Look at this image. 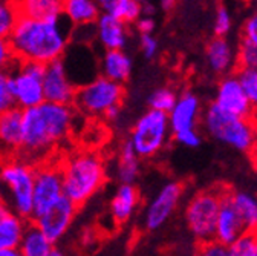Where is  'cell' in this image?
Wrapping results in <instances>:
<instances>
[{"instance_id":"obj_1","label":"cell","mask_w":257,"mask_h":256,"mask_svg":"<svg viewBox=\"0 0 257 256\" xmlns=\"http://www.w3.org/2000/svg\"><path fill=\"white\" fill-rule=\"evenodd\" d=\"M77 114L72 105L46 100L22 109V146L17 155L34 166L51 159L52 152L71 137Z\"/></svg>"},{"instance_id":"obj_2","label":"cell","mask_w":257,"mask_h":256,"mask_svg":"<svg viewBox=\"0 0 257 256\" xmlns=\"http://www.w3.org/2000/svg\"><path fill=\"white\" fill-rule=\"evenodd\" d=\"M72 25L61 17H19L8 40L17 61H37L42 65L61 58L68 51Z\"/></svg>"},{"instance_id":"obj_3","label":"cell","mask_w":257,"mask_h":256,"mask_svg":"<svg viewBox=\"0 0 257 256\" xmlns=\"http://www.w3.org/2000/svg\"><path fill=\"white\" fill-rule=\"evenodd\" d=\"M60 167L64 195L78 207L84 206L107 180L104 159L95 150H72L60 159Z\"/></svg>"},{"instance_id":"obj_4","label":"cell","mask_w":257,"mask_h":256,"mask_svg":"<svg viewBox=\"0 0 257 256\" xmlns=\"http://www.w3.org/2000/svg\"><path fill=\"white\" fill-rule=\"evenodd\" d=\"M36 166L19 155L4 156L0 161V198L23 219L32 216Z\"/></svg>"},{"instance_id":"obj_5","label":"cell","mask_w":257,"mask_h":256,"mask_svg":"<svg viewBox=\"0 0 257 256\" xmlns=\"http://www.w3.org/2000/svg\"><path fill=\"white\" fill-rule=\"evenodd\" d=\"M202 126L213 140L239 152L251 153L257 147V126L254 121L223 112L213 103L202 114Z\"/></svg>"},{"instance_id":"obj_6","label":"cell","mask_w":257,"mask_h":256,"mask_svg":"<svg viewBox=\"0 0 257 256\" xmlns=\"http://www.w3.org/2000/svg\"><path fill=\"white\" fill-rule=\"evenodd\" d=\"M124 95L125 89L122 83L98 75L77 86L72 106L78 114L101 118L109 108L122 103Z\"/></svg>"},{"instance_id":"obj_7","label":"cell","mask_w":257,"mask_h":256,"mask_svg":"<svg viewBox=\"0 0 257 256\" xmlns=\"http://www.w3.org/2000/svg\"><path fill=\"white\" fill-rule=\"evenodd\" d=\"M227 187L201 190L188 200L185 207V224L198 244L214 239L219 206Z\"/></svg>"},{"instance_id":"obj_8","label":"cell","mask_w":257,"mask_h":256,"mask_svg":"<svg viewBox=\"0 0 257 256\" xmlns=\"http://www.w3.org/2000/svg\"><path fill=\"white\" fill-rule=\"evenodd\" d=\"M170 135L172 127L169 115L166 112L149 109L137 120L128 141L132 143L140 158H152L166 147Z\"/></svg>"},{"instance_id":"obj_9","label":"cell","mask_w":257,"mask_h":256,"mask_svg":"<svg viewBox=\"0 0 257 256\" xmlns=\"http://www.w3.org/2000/svg\"><path fill=\"white\" fill-rule=\"evenodd\" d=\"M45 65L37 61H17L10 71L14 106L28 109L45 102Z\"/></svg>"},{"instance_id":"obj_10","label":"cell","mask_w":257,"mask_h":256,"mask_svg":"<svg viewBox=\"0 0 257 256\" xmlns=\"http://www.w3.org/2000/svg\"><path fill=\"white\" fill-rule=\"evenodd\" d=\"M64 195L63 175L60 161H46L36 166L34 194H32V216L31 219L51 207Z\"/></svg>"},{"instance_id":"obj_11","label":"cell","mask_w":257,"mask_h":256,"mask_svg":"<svg viewBox=\"0 0 257 256\" xmlns=\"http://www.w3.org/2000/svg\"><path fill=\"white\" fill-rule=\"evenodd\" d=\"M182 194H184V187L178 181H169L161 187L144 212V218H143L144 229L149 232H156L163 227L176 212Z\"/></svg>"},{"instance_id":"obj_12","label":"cell","mask_w":257,"mask_h":256,"mask_svg":"<svg viewBox=\"0 0 257 256\" xmlns=\"http://www.w3.org/2000/svg\"><path fill=\"white\" fill-rule=\"evenodd\" d=\"M78 209L80 207L75 206L66 195H63L57 203H54L51 207H48L29 221L36 222L42 229V232L54 244H57L69 232Z\"/></svg>"},{"instance_id":"obj_13","label":"cell","mask_w":257,"mask_h":256,"mask_svg":"<svg viewBox=\"0 0 257 256\" xmlns=\"http://www.w3.org/2000/svg\"><path fill=\"white\" fill-rule=\"evenodd\" d=\"M213 105L223 112L243 118H251L254 111L237 74H228L219 81Z\"/></svg>"},{"instance_id":"obj_14","label":"cell","mask_w":257,"mask_h":256,"mask_svg":"<svg viewBox=\"0 0 257 256\" xmlns=\"http://www.w3.org/2000/svg\"><path fill=\"white\" fill-rule=\"evenodd\" d=\"M45 100L60 105H72L77 92V84L71 78L63 58L45 65L43 74Z\"/></svg>"},{"instance_id":"obj_15","label":"cell","mask_w":257,"mask_h":256,"mask_svg":"<svg viewBox=\"0 0 257 256\" xmlns=\"http://www.w3.org/2000/svg\"><path fill=\"white\" fill-rule=\"evenodd\" d=\"M243 232H245V226L230 200V189H225L220 206H219V212H217L214 239H217L219 242L228 247Z\"/></svg>"},{"instance_id":"obj_16","label":"cell","mask_w":257,"mask_h":256,"mask_svg":"<svg viewBox=\"0 0 257 256\" xmlns=\"http://www.w3.org/2000/svg\"><path fill=\"white\" fill-rule=\"evenodd\" d=\"M95 39L104 49H124L128 42V25L109 13H101L93 23Z\"/></svg>"},{"instance_id":"obj_17","label":"cell","mask_w":257,"mask_h":256,"mask_svg":"<svg viewBox=\"0 0 257 256\" xmlns=\"http://www.w3.org/2000/svg\"><path fill=\"white\" fill-rule=\"evenodd\" d=\"M169 123L172 132L187 129V127H196L201 118V100L193 92H184L176 99L173 108L170 109Z\"/></svg>"},{"instance_id":"obj_18","label":"cell","mask_w":257,"mask_h":256,"mask_svg":"<svg viewBox=\"0 0 257 256\" xmlns=\"http://www.w3.org/2000/svg\"><path fill=\"white\" fill-rule=\"evenodd\" d=\"M22 146V109L13 106L0 114V152L4 156L17 155Z\"/></svg>"},{"instance_id":"obj_19","label":"cell","mask_w":257,"mask_h":256,"mask_svg":"<svg viewBox=\"0 0 257 256\" xmlns=\"http://www.w3.org/2000/svg\"><path fill=\"white\" fill-rule=\"evenodd\" d=\"M19 251L22 256H55L61 254L60 250H55V244L42 232L36 222L28 221L23 229Z\"/></svg>"},{"instance_id":"obj_20","label":"cell","mask_w":257,"mask_h":256,"mask_svg":"<svg viewBox=\"0 0 257 256\" xmlns=\"http://www.w3.org/2000/svg\"><path fill=\"white\" fill-rule=\"evenodd\" d=\"M140 204V192L134 183H121L110 201V216L122 226L131 219Z\"/></svg>"},{"instance_id":"obj_21","label":"cell","mask_w":257,"mask_h":256,"mask_svg":"<svg viewBox=\"0 0 257 256\" xmlns=\"http://www.w3.org/2000/svg\"><path fill=\"white\" fill-rule=\"evenodd\" d=\"M207 63L217 75H227L236 68V51L225 37H216L207 45Z\"/></svg>"},{"instance_id":"obj_22","label":"cell","mask_w":257,"mask_h":256,"mask_svg":"<svg viewBox=\"0 0 257 256\" xmlns=\"http://www.w3.org/2000/svg\"><path fill=\"white\" fill-rule=\"evenodd\" d=\"M132 69V58L124 49H104V54L100 61L101 75L124 84L131 78Z\"/></svg>"},{"instance_id":"obj_23","label":"cell","mask_w":257,"mask_h":256,"mask_svg":"<svg viewBox=\"0 0 257 256\" xmlns=\"http://www.w3.org/2000/svg\"><path fill=\"white\" fill-rule=\"evenodd\" d=\"M140 156L137 155L132 143L127 140L121 141L116 153V164H115V177L118 183H135L141 172Z\"/></svg>"},{"instance_id":"obj_24","label":"cell","mask_w":257,"mask_h":256,"mask_svg":"<svg viewBox=\"0 0 257 256\" xmlns=\"http://www.w3.org/2000/svg\"><path fill=\"white\" fill-rule=\"evenodd\" d=\"M19 17L57 19L63 14V0H11Z\"/></svg>"},{"instance_id":"obj_25","label":"cell","mask_w":257,"mask_h":256,"mask_svg":"<svg viewBox=\"0 0 257 256\" xmlns=\"http://www.w3.org/2000/svg\"><path fill=\"white\" fill-rule=\"evenodd\" d=\"M101 14L95 0H63V17L72 26L93 25Z\"/></svg>"},{"instance_id":"obj_26","label":"cell","mask_w":257,"mask_h":256,"mask_svg":"<svg viewBox=\"0 0 257 256\" xmlns=\"http://www.w3.org/2000/svg\"><path fill=\"white\" fill-rule=\"evenodd\" d=\"M230 200L237 210L245 230H257V197L245 190H231L230 189Z\"/></svg>"},{"instance_id":"obj_27","label":"cell","mask_w":257,"mask_h":256,"mask_svg":"<svg viewBox=\"0 0 257 256\" xmlns=\"http://www.w3.org/2000/svg\"><path fill=\"white\" fill-rule=\"evenodd\" d=\"M26 222L28 219H23L16 213L0 219V250L8 247H19Z\"/></svg>"},{"instance_id":"obj_28","label":"cell","mask_w":257,"mask_h":256,"mask_svg":"<svg viewBox=\"0 0 257 256\" xmlns=\"http://www.w3.org/2000/svg\"><path fill=\"white\" fill-rule=\"evenodd\" d=\"M230 256H257V230H245L231 245Z\"/></svg>"},{"instance_id":"obj_29","label":"cell","mask_w":257,"mask_h":256,"mask_svg":"<svg viewBox=\"0 0 257 256\" xmlns=\"http://www.w3.org/2000/svg\"><path fill=\"white\" fill-rule=\"evenodd\" d=\"M176 99H178V95L173 89L159 88L149 95V99H147L149 109H155V111H161V112L169 114L170 109L173 108Z\"/></svg>"},{"instance_id":"obj_30","label":"cell","mask_w":257,"mask_h":256,"mask_svg":"<svg viewBox=\"0 0 257 256\" xmlns=\"http://www.w3.org/2000/svg\"><path fill=\"white\" fill-rule=\"evenodd\" d=\"M109 14L115 16L116 19H119L121 22H124L127 25H132L143 14L141 2L140 0H119Z\"/></svg>"},{"instance_id":"obj_31","label":"cell","mask_w":257,"mask_h":256,"mask_svg":"<svg viewBox=\"0 0 257 256\" xmlns=\"http://www.w3.org/2000/svg\"><path fill=\"white\" fill-rule=\"evenodd\" d=\"M237 69H257V46L245 39H240L236 49Z\"/></svg>"},{"instance_id":"obj_32","label":"cell","mask_w":257,"mask_h":256,"mask_svg":"<svg viewBox=\"0 0 257 256\" xmlns=\"http://www.w3.org/2000/svg\"><path fill=\"white\" fill-rule=\"evenodd\" d=\"M19 19L11 0H0V37H8Z\"/></svg>"},{"instance_id":"obj_33","label":"cell","mask_w":257,"mask_h":256,"mask_svg":"<svg viewBox=\"0 0 257 256\" xmlns=\"http://www.w3.org/2000/svg\"><path fill=\"white\" fill-rule=\"evenodd\" d=\"M248 99L254 108H257V69H237L236 71Z\"/></svg>"},{"instance_id":"obj_34","label":"cell","mask_w":257,"mask_h":256,"mask_svg":"<svg viewBox=\"0 0 257 256\" xmlns=\"http://www.w3.org/2000/svg\"><path fill=\"white\" fill-rule=\"evenodd\" d=\"M14 106L10 71L0 69V114L11 109Z\"/></svg>"},{"instance_id":"obj_35","label":"cell","mask_w":257,"mask_h":256,"mask_svg":"<svg viewBox=\"0 0 257 256\" xmlns=\"http://www.w3.org/2000/svg\"><path fill=\"white\" fill-rule=\"evenodd\" d=\"M172 134H173V138L176 143H179L181 146L190 147V149H196L202 143V137L198 132L196 127H187V129H181V131H176Z\"/></svg>"},{"instance_id":"obj_36","label":"cell","mask_w":257,"mask_h":256,"mask_svg":"<svg viewBox=\"0 0 257 256\" xmlns=\"http://www.w3.org/2000/svg\"><path fill=\"white\" fill-rule=\"evenodd\" d=\"M231 26H233V19L230 11L225 7H219L214 17V36L225 37L231 31Z\"/></svg>"},{"instance_id":"obj_37","label":"cell","mask_w":257,"mask_h":256,"mask_svg":"<svg viewBox=\"0 0 257 256\" xmlns=\"http://www.w3.org/2000/svg\"><path fill=\"white\" fill-rule=\"evenodd\" d=\"M17 63L13 46L8 37H0V69L11 71Z\"/></svg>"},{"instance_id":"obj_38","label":"cell","mask_w":257,"mask_h":256,"mask_svg":"<svg viewBox=\"0 0 257 256\" xmlns=\"http://www.w3.org/2000/svg\"><path fill=\"white\" fill-rule=\"evenodd\" d=\"M242 39L248 40L254 46H257V10L252 11L242 26Z\"/></svg>"},{"instance_id":"obj_39","label":"cell","mask_w":257,"mask_h":256,"mask_svg":"<svg viewBox=\"0 0 257 256\" xmlns=\"http://www.w3.org/2000/svg\"><path fill=\"white\" fill-rule=\"evenodd\" d=\"M199 253L205 256H230L228 247L219 242L217 239H210L207 242L199 244Z\"/></svg>"},{"instance_id":"obj_40","label":"cell","mask_w":257,"mask_h":256,"mask_svg":"<svg viewBox=\"0 0 257 256\" xmlns=\"http://www.w3.org/2000/svg\"><path fill=\"white\" fill-rule=\"evenodd\" d=\"M140 46L146 58H153L158 54V40L153 34H140Z\"/></svg>"},{"instance_id":"obj_41","label":"cell","mask_w":257,"mask_h":256,"mask_svg":"<svg viewBox=\"0 0 257 256\" xmlns=\"http://www.w3.org/2000/svg\"><path fill=\"white\" fill-rule=\"evenodd\" d=\"M135 25L140 34H153L155 31V19L152 16H140Z\"/></svg>"},{"instance_id":"obj_42","label":"cell","mask_w":257,"mask_h":256,"mask_svg":"<svg viewBox=\"0 0 257 256\" xmlns=\"http://www.w3.org/2000/svg\"><path fill=\"white\" fill-rule=\"evenodd\" d=\"M119 117H121V105H115V106L109 108L101 118H104L107 123H115V121H118Z\"/></svg>"},{"instance_id":"obj_43","label":"cell","mask_w":257,"mask_h":256,"mask_svg":"<svg viewBox=\"0 0 257 256\" xmlns=\"http://www.w3.org/2000/svg\"><path fill=\"white\" fill-rule=\"evenodd\" d=\"M118 2L119 0H95V4L98 5L101 13H110Z\"/></svg>"},{"instance_id":"obj_44","label":"cell","mask_w":257,"mask_h":256,"mask_svg":"<svg viewBox=\"0 0 257 256\" xmlns=\"http://www.w3.org/2000/svg\"><path fill=\"white\" fill-rule=\"evenodd\" d=\"M141 11H143L141 16H152L153 17L156 13V7L153 4L147 2V0H144V2H141Z\"/></svg>"},{"instance_id":"obj_45","label":"cell","mask_w":257,"mask_h":256,"mask_svg":"<svg viewBox=\"0 0 257 256\" xmlns=\"http://www.w3.org/2000/svg\"><path fill=\"white\" fill-rule=\"evenodd\" d=\"M176 2L178 0H161V7H163L164 10H172Z\"/></svg>"},{"instance_id":"obj_46","label":"cell","mask_w":257,"mask_h":256,"mask_svg":"<svg viewBox=\"0 0 257 256\" xmlns=\"http://www.w3.org/2000/svg\"><path fill=\"white\" fill-rule=\"evenodd\" d=\"M249 155H251L252 167H254V170H255V174H257V147H255V149H254V152H251Z\"/></svg>"},{"instance_id":"obj_47","label":"cell","mask_w":257,"mask_h":256,"mask_svg":"<svg viewBox=\"0 0 257 256\" xmlns=\"http://www.w3.org/2000/svg\"><path fill=\"white\" fill-rule=\"evenodd\" d=\"M251 120H252V121H254V124L257 126V108H254L252 115H251Z\"/></svg>"},{"instance_id":"obj_48","label":"cell","mask_w":257,"mask_h":256,"mask_svg":"<svg viewBox=\"0 0 257 256\" xmlns=\"http://www.w3.org/2000/svg\"><path fill=\"white\" fill-rule=\"evenodd\" d=\"M140 2H144V0H140Z\"/></svg>"},{"instance_id":"obj_49","label":"cell","mask_w":257,"mask_h":256,"mask_svg":"<svg viewBox=\"0 0 257 256\" xmlns=\"http://www.w3.org/2000/svg\"><path fill=\"white\" fill-rule=\"evenodd\" d=\"M254 2H255V4H257V0H254Z\"/></svg>"}]
</instances>
